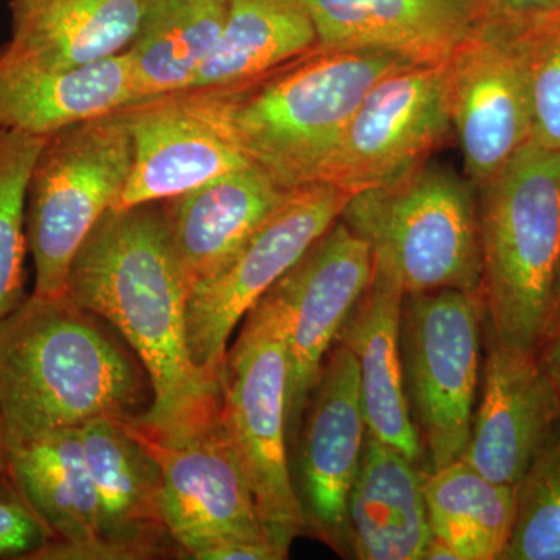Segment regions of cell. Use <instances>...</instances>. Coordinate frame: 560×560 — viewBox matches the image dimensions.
<instances>
[{
  "label": "cell",
  "mask_w": 560,
  "mask_h": 560,
  "mask_svg": "<svg viewBox=\"0 0 560 560\" xmlns=\"http://www.w3.org/2000/svg\"><path fill=\"white\" fill-rule=\"evenodd\" d=\"M98 499V537L127 560L180 552L161 511V467L130 422L97 419L81 427Z\"/></svg>",
  "instance_id": "e0dca14e"
},
{
  "label": "cell",
  "mask_w": 560,
  "mask_h": 560,
  "mask_svg": "<svg viewBox=\"0 0 560 560\" xmlns=\"http://www.w3.org/2000/svg\"><path fill=\"white\" fill-rule=\"evenodd\" d=\"M442 69L464 173L480 187L530 142L528 47L475 25Z\"/></svg>",
  "instance_id": "5bb4252c"
},
{
  "label": "cell",
  "mask_w": 560,
  "mask_h": 560,
  "mask_svg": "<svg viewBox=\"0 0 560 560\" xmlns=\"http://www.w3.org/2000/svg\"><path fill=\"white\" fill-rule=\"evenodd\" d=\"M404 290L393 272L372 261L370 285L338 342L355 359L368 431L422 464V444L405 390L400 350Z\"/></svg>",
  "instance_id": "ffe728a7"
},
{
  "label": "cell",
  "mask_w": 560,
  "mask_h": 560,
  "mask_svg": "<svg viewBox=\"0 0 560 560\" xmlns=\"http://www.w3.org/2000/svg\"><path fill=\"white\" fill-rule=\"evenodd\" d=\"M340 220L405 294L481 293L478 187L447 165L427 161L393 183L353 194Z\"/></svg>",
  "instance_id": "5b68a950"
},
{
  "label": "cell",
  "mask_w": 560,
  "mask_h": 560,
  "mask_svg": "<svg viewBox=\"0 0 560 560\" xmlns=\"http://www.w3.org/2000/svg\"><path fill=\"white\" fill-rule=\"evenodd\" d=\"M477 27L528 43L560 28V0H474Z\"/></svg>",
  "instance_id": "1f68e13d"
},
{
  "label": "cell",
  "mask_w": 560,
  "mask_h": 560,
  "mask_svg": "<svg viewBox=\"0 0 560 560\" xmlns=\"http://www.w3.org/2000/svg\"><path fill=\"white\" fill-rule=\"evenodd\" d=\"M320 49L382 50L441 65L475 25L474 0H302Z\"/></svg>",
  "instance_id": "ac0fdd59"
},
{
  "label": "cell",
  "mask_w": 560,
  "mask_h": 560,
  "mask_svg": "<svg viewBox=\"0 0 560 560\" xmlns=\"http://www.w3.org/2000/svg\"><path fill=\"white\" fill-rule=\"evenodd\" d=\"M151 397L139 359L68 294L32 293L0 319V415L10 447L92 420L135 422Z\"/></svg>",
  "instance_id": "7a4b0ae2"
},
{
  "label": "cell",
  "mask_w": 560,
  "mask_h": 560,
  "mask_svg": "<svg viewBox=\"0 0 560 560\" xmlns=\"http://www.w3.org/2000/svg\"><path fill=\"white\" fill-rule=\"evenodd\" d=\"M371 276L370 245L338 219L264 294L279 313L289 350L290 452L327 355L363 298Z\"/></svg>",
  "instance_id": "30bf717a"
},
{
  "label": "cell",
  "mask_w": 560,
  "mask_h": 560,
  "mask_svg": "<svg viewBox=\"0 0 560 560\" xmlns=\"http://www.w3.org/2000/svg\"><path fill=\"white\" fill-rule=\"evenodd\" d=\"M366 434L355 359L338 342L302 416L290 467L305 530L345 558H350L349 493Z\"/></svg>",
  "instance_id": "4fadbf2b"
},
{
  "label": "cell",
  "mask_w": 560,
  "mask_h": 560,
  "mask_svg": "<svg viewBox=\"0 0 560 560\" xmlns=\"http://www.w3.org/2000/svg\"><path fill=\"white\" fill-rule=\"evenodd\" d=\"M431 533L459 560H501L517 515L514 486L489 480L466 460L427 471L423 481Z\"/></svg>",
  "instance_id": "4316f807"
},
{
  "label": "cell",
  "mask_w": 560,
  "mask_h": 560,
  "mask_svg": "<svg viewBox=\"0 0 560 560\" xmlns=\"http://www.w3.org/2000/svg\"><path fill=\"white\" fill-rule=\"evenodd\" d=\"M9 474L57 540L98 536V499L81 427L50 431L10 447Z\"/></svg>",
  "instance_id": "d4e9b609"
},
{
  "label": "cell",
  "mask_w": 560,
  "mask_h": 560,
  "mask_svg": "<svg viewBox=\"0 0 560 560\" xmlns=\"http://www.w3.org/2000/svg\"><path fill=\"white\" fill-rule=\"evenodd\" d=\"M422 559L425 560H459V556L453 550L451 545L445 544L444 540L438 539V537H431L429 545H427L425 552H423Z\"/></svg>",
  "instance_id": "e575fe53"
},
{
  "label": "cell",
  "mask_w": 560,
  "mask_h": 560,
  "mask_svg": "<svg viewBox=\"0 0 560 560\" xmlns=\"http://www.w3.org/2000/svg\"><path fill=\"white\" fill-rule=\"evenodd\" d=\"M537 357H539L541 368L548 372L560 394V327L545 341Z\"/></svg>",
  "instance_id": "836d02e7"
},
{
  "label": "cell",
  "mask_w": 560,
  "mask_h": 560,
  "mask_svg": "<svg viewBox=\"0 0 560 560\" xmlns=\"http://www.w3.org/2000/svg\"><path fill=\"white\" fill-rule=\"evenodd\" d=\"M138 102L130 50L73 70H47L0 55V131L50 136Z\"/></svg>",
  "instance_id": "603a6c76"
},
{
  "label": "cell",
  "mask_w": 560,
  "mask_h": 560,
  "mask_svg": "<svg viewBox=\"0 0 560 560\" xmlns=\"http://www.w3.org/2000/svg\"><path fill=\"white\" fill-rule=\"evenodd\" d=\"M226 13L228 0H145L128 49L138 102L187 90L215 49Z\"/></svg>",
  "instance_id": "484cf974"
},
{
  "label": "cell",
  "mask_w": 560,
  "mask_h": 560,
  "mask_svg": "<svg viewBox=\"0 0 560 560\" xmlns=\"http://www.w3.org/2000/svg\"><path fill=\"white\" fill-rule=\"evenodd\" d=\"M145 0H11L3 58L47 70L86 68L130 49Z\"/></svg>",
  "instance_id": "7402d4cb"
},
{
  "label": "cell",
  "mask_w": 560,
  "mask_h": 560,
  "mask_svg": "<svg viewBox=\"0 0 560 560\" xmlns=\"http://www.w3.org/2000/svg\"><path fill=\"white\" fill-rule=\"evenodd\" d=\"M47 136L0 131V319L24 302L27 200Z\"/></svg>",
  "instance_id": "83f0119b"
},
{
  "label": "cell",
  "mask_w": 560,
  "mask_h": 560,
  "mask_svg": "<svg viewBox=\"0 0 560 560\" xmlns=\"http://www.w3.org/2000/svg\"><path fill=\"white\" fill-rule=\"evenodd\" d=\"M528 47L530 142L560 151V28Z\"/></svg>",
  "instance_id": "f546056e"
},
{
  "label": "cell",
  "mask_w": 560,
  "mask_h": 560,
  "mask_svg": "<svg viewBox=\"0 0 560 560\" xmlns=\"http://www.w3.org/2000/svg\"><path fill=\"white\" fill-rule=\"evenodd\" d=\"M481 300L490 337L539 353L560 261V151L529 142L478 187Z\"/></svg>",
  "instance_id": "277c9868"
},
{
  "label": "cell",
  "mask_w": 560,
  "mask_h": 560,
  "mask_svg": "<svg viewBox=\"0 0 560 560\" xmlns=\"http://www.w3.org/2000/svg\"><path fill=\"white\" fill-rule=\"evenodd\" d=\"M131 167V136L120 109L47 136L28 187L33 293L65 296L77 250L97 221L116 208Z\"/></svg>",
  "instance_id": "52a82bcc"
},
{
  "label": "cell",
  "mask_w": 560,
  "mask_h": 560,
  "mask_svg": "<svg viewBox=\"0 0 560 560\" xmlns=\"http://www.w3.org/2000/svg\"><path fill=\"white\" fill-rule=\"evenodd\" d=\"M407 62L388 51L318 47L248 84L215 91L246 160L293 190L318 183L361 101Z\"/></svg>",
  "instance_id": "3957f363"
},
{
  "label": "cell",
  "mask_w": 560,
  "mask_h": 560,
  "mask_svg": "<svg viewBox=\"0 0 560 560\" xmlns=\"http://www.w3.org/2000/svg\"><path fill=\"white\" fill-rule=\"evenodd\" d=\"M451 132L442 62H407L361 101L318 183L350 195L385 186L430 161Z\"/></svg>",
  "instance_id": "8fae6325"
},
{
  "label": "cell",
  "mask_w": 560,
  "mask_h": 560,
  "mask_svg": "<svg viewBox=\"0 0 560 560\" xmlns=\"http://www.w3.org/2000/svg\"><path fill=\"white\" fill-rule=\"evenodd\" d=\"M66 294L110 324L150 378L151 405L132 429L179 445L221 423V385L191 360L187 287L161 202L109 209L77 250Z\"/></svg>",
  "instance_id": "6da1fadb"
},
{
  "label": "cell",
  "mask_w": 560,
  "mask_h": 560,
  "mask_svg": "<svg viewBox=\"0 0 560 560\" xmlns=\"http://www.w3.org/2000/svg\"><path fill=\"white\" fill-rule=\"evenodd\" d=\"M318 47L302 0H228L219 43L187 90L243 86Z\"/></svg>",
  "instance_id": "cb8c5ba5"
},
{
  "label": "cell",
  "mask_w": 560,
  "mask_h": 560,
  "mask_svg": "<svg viewBox=\"0 0 560 560\" xmlns=\"http://www.w3.org/2000/svg\"><path fill=\"white\" fill-rule=\"evenodd\" d=\"M290 191L249 164L161 201L187 293L220 271Z\"/></svg>",
  "instance_id": "d6986e66"
},
{
  "label": "cell",
  "mask_w": 560,
  "mask_h": 560,
  "mask_svg": "<svg viewBox=\"0 0 560 560\" xmlns=\"http://www.w3.org/2000/svg\"><path fill=\"white\" fill-rule=\"evenodd\" d=\"M560 327V261H559V271H558V280H556V289H555V301H552V311L550 316V324H548L547 335H545V340L541 342V346L545 345V341L555 335L556 331L559 330Z\"/></svg>",
  "instance_id": "d590c367"
},
{
  "label": "cell",
  "mask_w": 560,
  "mask_h": 560,
  "mask_svg": "<svg viewBox=\"0 0 560 560\" xmlns=\"http://www.w3.org/2000/svg\"><path fill=\"white\" fill-rule=\"evenodd\" d=\"M243 319L224 361L221 423L248 478L265 533L287 559L305 530L287 434L289 350L282 320L267 298Z\"/></svg>",
  "instance_id": "8992f818"
},
{
  "label": "cell",
  "mask_w": 560,
  "mask_h": 560,
  "mask_svg": "<svg viewBox=\"0 0 560 560\" xmlns=\"http://www.w3.org/2000/svg\"><path fill=\"white\" fill-rule=\"evenodd\" d=\"M352 195L327 183L290 191L212 278L187 293L191 360L221 385L228 341L257 301L341 217Z\"/></svg>",
  "instance_id": "9c48e42d"
},
{
  "label": "cell",
  "mask_w": 560,
  "mask_h": 560,
  "mask_svg": "<svg viewBox=\"0 0 560 560\" xmlns=\"http://www.w3.org/2000/svg\"><path fill=\"white\" fill-rule=\"evenodd\" d=\"M482 381L463 460L515 488L559 419L560 394L537 353L504 348L489 334Z\"/></svg>",
  "instance_id": "2e32d148"
},
{
  "label": "cell",
  "mask_w": 560,
  "mask_h": 560,
  "mask_svg": "<svg viewBox=\"0 0 560 560\" xmlns=\"http://www.w3.org/2000/svg\"><path fill=\"white\" fill-rule=\"evenodd\" d=\"M120 113L131 136L132 167L116 208L171 200L250 164L215 90L168 92Z\"/></svg>",
  "instance_id": "7c38bea8"
},
{
  "label": "cell",
  "mask_w": 560,
  "mask_h": 560,
  "mask_svg": "<svg viewBox=\"0 0 560 560\" xmlns=\"http://www.w3.org/2000/svg\"><path fill=\"white\" fill-rule=\"evenodd\" d=\"M195 560H282L275 545L268 540H226L212 545L191 556Z\"/></svg>",
  "instance_id": "d6a6232c"
},
{
  "label": "cell",
  "mask_w": 560,
  "mask_h": 560,
  "mask_svg": "<svg viewBox=\"0 0 560 560\" xmlns=\"http://www.w3.org/2000/svg\"><path fill=\"white\" fill-rule=\"evenodd\" d=\"M10 444L7 438L5 425H3L2 415H0V474L9 471Z\"/></svg>",
  "instance_id": "8d00e7d4"
},
{
  "label": "cell",
  "mask_w": 560,
  "mask_h": 560,
  "mask_svg": "<svg viewBox=\"0 0 560 560\" xmlns=\"http://www.w3.org/2000/svg\"><path fill=\"white\" fill-rule=\"evenodd\" d=\"M481 293L405 294L400 350L405 390L423 455L433 471L463 459L480 381Z\"/></svg>",
  "instance_id": "ba28073f"
},
{
  "label": "cell",
  "mask_w": 560,
  "mask_h": 560,
  "mask_svg": "<svg viewBox=\"0 0 560 560\" xmlns=\"http://www.w3.org/2000/svg\"><path fill=\"white\" fill-rule=\"evenodd\" d=\"M54 540L9 471L0 474V560H35Z\"/></svg>",
  "instance_id": "4dcf8cb0"
},
{
  "label": "cell",
  "mask_w": 560,
  "mask_h": 560,
  "mask_svg": "<svg viewBox=\"0 0 560 560\" xmlns=\"http://www.w3.org/2000/svg\"><path fill=\"white\" fill-rule=\"evenodd\" d=\"M140 438L160 464L162 518L184 558L226 540L270 541L223 423L179 445Z\"/></svg>",
  "instance_id": "9a60e30c"
},
{
  "label": "cell",
  "mask_w": 560,
  "mask_h": 560,
  "mask_svg": "<svg viewBox=\"0 0 560 560\" xmlns=\"http://www.w3.org/2000/svg\"><path fill=\"white\" fill-rule=\"evenodd\" d=\"M515 490L517 515L501 560H560V416Z\"/></svg>",
  "instance_id": "f1b7e54d"
},
{
  "label": "cell",
  "mask_w": 560,
  "mask_h": 560,
  "mask_svg": "<svg viewBox=\"0 0 560 560\" xmlns=\"http://www.w3.org/2000/svg\"><path fill=\"white\" fill-rule=\"evenodd\" d=\"M420 467L368 431L348 500L350 559H422L433 533Z\"/></svg>",
  "instance_id": "44dd1931"
}]
</instances>
